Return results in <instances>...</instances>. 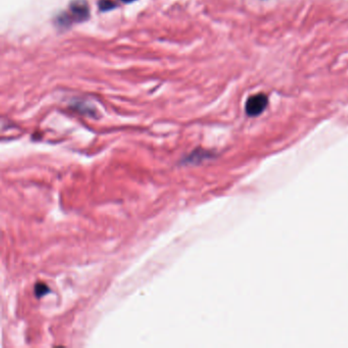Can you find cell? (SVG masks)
I'll return each mask as SVG.
<instances>
[{
    "instance_id": "cell-1",
    "label": "cell",
    "mask_w": 348,
    "mask_h": 348,
    "mask_svg": "<svg viewBox=\"0 0 348 348\" xmlns=\"http://www.w3.org/2000/svg\"><path fill=\"white\" fill-rule=\"evenodd\" d=\"M268 99L264 94H258L250 97L246 102V112L250 116H258L264 112Z\"/></svg>"
},
{
    "instance_id": "cell-5",
    "label": "cell",
    "mask_w": 348,
    "mask_h": 348,
    "mask_svg": "<svg viewBox=\"0 0 348 348\" xmlns=\"http://www.w3.org/2000/svg\"><path fill=\"white\" fill-rule=\"evenodd\" d=\"M122 2H126V4H129V2H135V0H122Z\"/></svg>"
},
{
    "instance_id": "cell-2",
    "label": "cell",
    "mask_w": 348,
    "mask_h": 348,
    "mask_svg": "<svg viewBox=\"0 0 348 348\" xmlns=\"http://www.w3.org/2000/svg\"><path fill=\"white\" fill-rule=\"evenodd\" d=\"M70 12L72 14L74 18L77 20H83L84 18H87V16H89V10L86 2H81V0L72 2L70 6Z\"/></svg>"
},
{
    "instance_id": "cell-3",
    "label": "cell",
    "mask_w": 348,
    "mask_h": 348,
    "mask_svg": "<svg viewBox=\"0 0 348 348\" xmlns=\"http://www.w3.org/2000/svg\"><path fill=\"white\" fill-rule=\"evenodd\" d=\"M49 292V288L43 284V283H40V284H37L36 287H35V294L38 298H41L43 297L44 295H46L47 293Z\"/></svg>"
},
{
    "instance_id": "cell-4",
    "label": "cell",
    "mask_w": 348,
    "mask_h": 348,
    "mask_svg": "<svg viewBox=\"0 0 348 348\" xmlns=\"http://www.w3.org/2000/svg\"><path fill=\"white\" fill-rule=\"evenodd\" d=\"M114 6H116V4L112 2V0H102V2H100L102 10H110L114 8Z\"/></svg>"
}]
</instances>
